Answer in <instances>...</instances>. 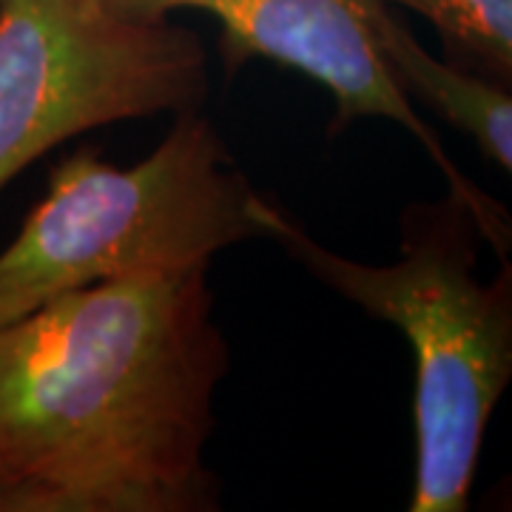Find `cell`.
Wrapping results in <instances>:
<instances>
[{
	"label": "cell",
	"mask_w": 512,
	"mask_h": 512,
	"mask_svg": "<svg viewBox=\"0 0 512 512\" xmlns=\"http://www.w3.org/2000/svg\"><path fill=\"white\" fill-rule=\"evenodd\" d=\"M225 373L208 268L63 293L0 328V473L83 495L200 476Z\"/></svg>",
	"instance_id": "obj_1"
},
{
	"label": "cell",
	"mask_w": 512,
	"mask_h": 512,
	"mask_svg": "<svg viewBox=\"0 0 512 512\" xmlns=\"http://www.w3.org/2000/svg\"><path fill=\"white\" fill-rule=\"evenodd\" d=\"M256 222L319 282L402 330L416 365L407 512H470L487 424L512 376V279L507 265L478 276L481 237L467 208L453 197L407 208L399 256L387 265L330 251L262 194Z\"/></svg>",
	"instance_id": "obj_2"
},
{
	"label": "cell",
	"mask_w": 512,
	"mask_h": 512,
	"mask_svg": "<svg viewBox=\"0 0 512 512\" xmlns=\"http://www.w3.org/2000/svg\"><path fill=\"white\" fill-rule=\"evenodd\" d=\"M256 197L197 109L177 114L128 168L80 148L0 251V328L69 291L208 268L214 254L262 237Z\"/></svg>",
	"instance_id": "obj_3"
},
{
	"label": "cell",
	"mask_w": 512,
	"mask_h": 512,
	"mask_svg": "<svg viewBox=\"0 0 512 512\" xmlns=\"http://www.w3.org/2000/svg\"><path fill=\"white\" fill-rule=\"evenodd\" d=\"M200 40L126 0H0V191L92 128L200 109Z\"/></svg>",
	"instance_id": "obj_4"
},
{
	"label": "cell",
	"mask_w": 512,
	"mask_h": 512,
	"mask_svg": "<svg viewBox=\"0 0 512 512\" xmlns=\"http://www.w3.org/2000/svg\"><path fill=\"white\" fill-rule=\"evenodd\" d=\"M208 12L220 23L222 52L234 63L265 57L325 86L336 103V126L379 117L413 134L439 165L450 197L467 208L498 254L510 245V217L444 151L439 134L410 106L379 43L384 0H154V12Z\"/></svg>",
	"instance_id": "obj_5"
},
{
	"label": "cell",
	"mask_w": 512,
	"mask_h": 512,
	"mask_svg": "<svg viewBox=\"0 0 512 512\" xmlns=\"http://www.w3.org/2000/svg\"><path fill=\"white\" fill-rule=\"evenodd\" d=\"M382 55L402 86L453 123L501 171H512V94L501 80L433 57L390 9L379 26Z\"/></svg>",
	"instance_id": "obj_6"
},
{
	"label": "cell",
	"mask_w": 512,
	"mask_h": 512,
	"mask_svg": "<svg viewBox=\"0 0 512 512\" xmlns=\"http://www.w3.org/2000/svg\"><path fill=\"white\" fill-rule=\"evenodd\" d=\"M427 18L447 49L484 69L487 77L512 74V0H384Z\"/></svg>",
	"instance_id": "obj_7"
},
{
	"label": "cell",
	"mask_w": 512,
	"mask_h": 512,
	"mask_svg": "<svg viewBox=\"0 0 512 512\" xmlns=\"http://www.w3.org/2000/svg\"><path fill=\"white\" fill-rule=\"evenodd\" d=\"M92 512H222L211 481L200 476L174 484H143L106 495H94Z\"/></svg>",
	"instance_id": "obj_8"
},
{
	"label": "cell",
	"mask_w": 512,
	"mask_h": 512,
	"mask_svg": "<svg viewBox=\"0 0 512 512\" xmlns=\"http://www.w3.org/2000/svg\"><path fill=\"white\" fill-rule=\"evenodd\" d=\"M94 495L0 473V512H92Z\"/></svg>",
	"instance_id": "obj_9"
},
{
	"label": "cell",
	"mask_w": 512,
	"mask_h": 512,
	"mask_svg": "<svg viewBox=\"0 0 512 512\" xmlns=\"http://www.w3.org/2000/svg\"><path fill=\"white\" fill-rule=\"evenodd\" d=\"M131 6H140V9H148V12H154V0H126ZM163 15V12H160Z\"/></svg>",
	"instance_id": "obj_10"
}]
</instances>
